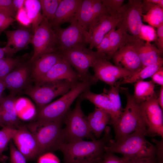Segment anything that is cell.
I'll return each mask as SVG.
<instances>
[{
    "mask_svg": "<svg viewBox=\"0 0 163 163\" xmlns=\"http://www.w3.org/2000/svg\"><path fill=\"white\" fill-rule=\"evenodd\" d=\"M111 129L107 126L103 136L91 141L83 140L64 143L58 150L62 153L64 163H97L105 152L107 144L112 139Z\"/></svg>",
    "mask_w": 163,
    "mask_h": 163,
    "instance_id": "obj_1",
    "label": "cell"
},
{
    "mask_svg": "<svg viewBox=\"0 0 163 163\" xmlns=\"http://www.w3.org/2000/svg\"><path fill=\"white\" fill-rule=\"evenodd\" d=\"M146 132H135L115 141L110 140L105 148V152L121 154L128 160L155 158V145L145 138Z\"/></svg>",
    "mask_w": 163,
    "mask_h": 163,
    "instance_id": "obj_2",
    "label": "cell"
},
{
    "mask_svg": "<svg viewBox=\"0 0 163 163\" xmlns=\"http://www.w3.org/2000/svg\"><path fill=\"white\" fill-rule=\"evenodd\" d=\"M80 81L55 101L39 110L36 120L45 121H63L75 100L97 82L93 78Z\"/></svg>",
    "mask_w": 163,
    "mask_h": 163,
    "instance_id": "obj_3",
    "label": "cell"
},
{
    "mask_svg": "<svg viewBox=\"0 0 163 163\" xmlns=\"http://www.w3.org/2000/svg\"><path fill=\"white\" fill-rule=\"evenodd\" d=\"M63 121H45L36 120L28 124L27 128L35 137L41 155L58 150L65 142Z\"/></svg>",
    "mask_w": 163,
    "mask_h": 163,
    "instance_id": "obj_4",
    "label": "cell"
},
{
    "mask_svg": "<svg viewBox=\"0 0 163 163\" xmlns=\"http://www.w3.org/2000/svg\"><path fill=\"white\" fill-rule=\"evenodd\" d=\"M126 104L117 123L113 126L115 141L136 131L146 133L147 129L143 118L140 104L137 103L133 95L125 90Z\"/></svg>",
    "mask_w": 163,
    "mask_h": 163,
    "instance_id": "obj_5",
    "label": "cell"
},
{
    "mask_svg": "<svg viewBox=\"0 0 163 163\" xmlns=\"http://www.w3.org/2000/svg\"><path fill=\"white\" fill-rule=\"evenodd\" d=\"M78 98L74 108L69 111L63 119L66 125L63 128L65 143L74 142L84 138L95 139L89 129L87 117L82 110V100Z\"/></svg>",
    "mask_w": 163,
    "mask_h": 163,
    "instance_id": "obj_6",
    "label": "cell"
},
{
    "mask_svg": "<svg viewBox=\"0 0 163 163\" xmlns=\"http://www.w3.org/2000/svg\"><path fill=\"white\" fill-rule=\"evenodd\" d=\"M78 83L61 81L36 84L34 86L28 87L25 93L33 100L39 110L55 97L67 93Z\"/></svg>",
    "mask_w": 163,
    "mask_h": 163,
    "instance_id": "obj_7",
    "label": "cell"
},
{
    "mask_svg": "<svg viewBox=\"0 0 163 163\" xmlns=\"http://www.w3.org/2000/svg\"><path fill=\"white\" fill-rule=\"evenodd\" d=\"M33 32L31 43L34 53L29 61L30 63L42 55L58 52L55 34L48 20L43 18Z\"/></svg>",
    "mask_w": 163,
    "mask_h": 163,
    "instance_id": "obj_8",
    "label": "cell"
},
{
    "mask_svg": "<svg viewBox=\"0 0 163 163\" xmlns=\"http://www.w3.org/2000/svg\"><path fill=\"white\" fill-rule=\"evenodd\" d=\"M55 34L58 52L71 49L86 47L89 42V34L75 20L65 28H53Z\"/></svg>",
    "mask_w": 163,
    "mask_h": 163,
    "instance_id": "obj_9",
    "label": "cell"
},
{
    "mask_svg": "<svg viewBox=\"0 0 163 163\" xmlns=\"http://www.w3.org/2000/svg\"><path fill=\"white\" fill-rule=\"evenodd\" d=\"M59 53L62 57L75 68L83 80L92 77L93 75L89 73V69L97 59L100 58L108 59L86 47L71 49Z\"/></svg>",
    "mask_w": 163,
    "mask_h": 163,
    "instance_id": "obj_10",
    "label": "cell"
},
{
    "mask_svg": "<svg viewBox=\"0 0 163 163\" xmlns=\"http://www.w3.org/2000/svg\"><path fill=\"white\" fill-rule=\"evenodd\" d=\"M142 3L141 0H129L123 5L118 11V15L122 18L119 24L123 25L131 34L139 38L142 22Z\"/></svg>",
    "mask_w": 163,
    "mask_h": 163,
    "instance_id": "obj_11",
    "label": "cell"
},
{
    "mask_svg": "<svg viewBox=\"0 0 163 163\" xmlns=\"http://www.w3.org/2000/svg\"><path fill=\"white\" fill-rule=\"evenodd\" d=\"M154 97L140 104L147 129V136L163 137V110L157 100Z\"/></svg>",
    "mask_w": 163,
    "mask_h": 163,
    "instance_id": "obj_12",
    "label": "cell"
},
{
    "mask_svg": "<svg viewBox=\"0 0 163 163\" xmlns=\"http://www.w3.org/2000/svg\"><path fill=\"white\" fill-rule=\"evenodd\" d=\"M122 19L111 15L108 12L104 13L94 19L90 24L88 32L89 34L90 48H96L105 36L118 27Z\"/></svg>",
    "mask_w": 163,
    "mask_h": 163,
    "instance_id": "obj_13",
    "label": "cell"
},
{
    "mask_svg": "<svg viewBox=\"0 0 163 163\" xmlns=\"http://www.w3.org/2000/svg\"><path fill=\"white\" fill-rule=\"evenodd\" d=\"M91 67L94 71L93 76L94 79L97 82L102 81L110 86L113 85L119 79L135 73L114 65L107 59L103 58L97 59Z\"/></svg>",
    "mask_w": 163,
    "mask_h": 163,
    "instance_id": "obj_14",
    "label": "cell"
},
{
    "mask_svg": "<svg viewBox=\"0 0 163 163\" xmlns=\"http://www.w3.org/2000/svg\"><path fill=\"white\" fill-rule=\"evenodd\" d=\"M12 140L27 161L33 160L41 155L35 137L25 126H20L17 129Z\"/></svg>",
    "mask_w": 163,
    "mask_h": 163,
    "instance_id": "obj_15",
    "label": "cell"
},
{
    "mask_svg": "<svg viewBox=\"0 0 163 163\" xmlns=\"http://www.w3.org/2000/svg\"><path fill=\"white\" fill-rule=\"evenodd\" d=\"M31 64L22 62L3 80L10 92L9 95L14 97L18 92L29 86L31 76Z\"/></svg>",
    "mask_w": 163,
    "mask_h": 163,
    "instance_id": "obj_16",
    "label": "cell"
},
{
    "mask_svg": "<svg viewBox=\"0 0 163 163\" xmlns=\"http://www.w3.org/2000/svg\"><path fill=\"white\" fill-rule=\"evenodd\" d=\"M126 39L137 52L142 67L163 62L162 54L154 45L128 34Z\"/></svg>",
    "mask_w": 163,
    "mask_h": 163,
    "instance_id": "obj_17",
    "label": "cell"
},
{
    "mask_svg": "<svg viewBox=\"0 0 163 163\" xmlns=\"http://www.w3.org/2000/svg\"><path fill=\"white\" fill-rule=\"evenodd\" d=\"M125 43L111 58L116 66L135 73L142 66L137 52L126 39Z\"/></svg>",
    "mask_w": 163,
    "mask_h": 163,
    "instance_id": "obj_18",
    "label": "cell"
},
{
    "mask_svg": "<svg viewBox=\"0 0 163 163\" xmlns=\"http://www.w3.org/2000/svg\"><path fill=\"white\" fill-rule=\"evenodd\" d=\"M83 80L71 65L63 57L57 62L46 74L40 82L36 84L66 81L78 83Z\"/></svg>",
    "mask_w": 163,
    "mask_h": 163,
    "instance_id": "obj_19",
    "label": "cell"
},
{
    "mask_svg": "<svg viewBox=\"0 0 163 163\" xmlns=\"http://www.w3.org/2000/svg\"><path fill=\"white\" fill-rule=\"evenodd\" d=\"M107 12L101 0H82L78 11L76 20L88 31L92 21L101 14Z\"/></svg>",
    "mask_w": 163,
    "mask_h": 163,
    "instance_id": "obj_20",
    "label": "cell"
},
{
    "mask_svg": "<svg viewBox=\"0 0 163 163\" xmlns=\"http://www.w3.org/2000/svg\"><path fill=\"white\" fill-rule=\"evenodd\" d=\"M82 0H61L54 18L50 22L53 28L60 27L62 24L70 23L76 20L79 7Z\"/></svg>",
    "mask_w": 163,
    "mask_h": 163,
    "instance_id": "obj_21",
    "label": "cell"
},
{
    "mask_svg": "<svg viewBox=\"0 0 163 163\" xmlns=\"http://www.w3.org/2000/svg\"><path fill=\"white\" fill-rule=\"evenodd\" d=\"M62 58L58 52L41 55L31 64V76L36 83L41 81L51 68Z\"/></svg>",
    "mask_w": 163,
    "mask_h": 163,
    "instance_id": "obj_22",
    "label": "cell"
},
{
    "mask_svg": "<svg viewBox=\"0 0 163 163\" xmlns=\"http://www.w3.org/2000/svg\"><path fill=\"white\" fill-rule=\"evenodd\" d=\"M4 32L7 38L5 46L18 52L27 48L32 43L34 34L32 28L22 26L14 30H5Z\"/></svg>",
    "mask_w": 163,
    "mask_h": 163,
    "instance_id": "obj_23",
    "label": "cell"
},
{
    "mask_svg": "<svg viewBox=\"0 0 163 163\" xmlns=\"http://www.w3.org/2000/svg\"><path fill=\"white\" fill-rule=\"evenodd\" d=\"M14 97L10 95L4 97L0 104V113L2 123L3 127L9 126L17 129L19 121L16 109Z\"/></svg>",
    "mask_w": 163,
    "mask_h": 163,
    "instance_id": "obj_24",
    "label": "cell"
},
{
    "mask_svg": "<svg viewBox=\"0 0 163 163\" xmlns=\"http://www.w3.org/2000/svg\"><path fill=\"white\" fill-rule=\"evenodd\" d=\"M88 125L91 133L97 139L104 132L108 124H110V115L104 110L95 107L94 111L87 117Z\"/></svg>",
    "mask_w": 163,
    "mask_h": 163,
    "instance_id": "obj_25",
    "label": "cell"
},
{
    "mask_svg": "<svg viewBox=\"0 0 163 163\" xmlns=\"http://www.w3.org/2000/svg\"><path fill=\"white\" fill-rule=\"evenodd\" d=\"M142 18L151 26L157 27L163 23V8L148 2L142 1Z\"/></svg>",
    "mask_w": 163,
    "mask_h": 163,
    "instance_id": "obj_26",
    "label": "cell"
},
{
    "mask_svg": "<svg viewBox=\"0 0 163 163\" xmlns=\"http://www.w3.org/2000/svg\"><path fill=\"white\" fill-rule=\"evenodd\" d=\"M81 100H87L93 104L96 107L102 109L111 116L112 104L108 96L104 93L97 94L91 92L89 89L83 92L78 97Z\"/></svg>",
    "mask_w": 163,
    "mask_h": 163,
    "instance_id": "obj_27",
    "label": "cell"
},
{
    "mask_svg": "<svg viewBox=\"0 0 163 163\" xmlns=\"http://www.w3.org/2000/svg\"><path fill=\"white\" fill-rule=\"evenodd\" d=\"M133 97L138 103L141 104L156 96L155 92V85L151 80L139 81L134 84Z\"/></svg>",
    "mask_w": 163,
    "mask_h": 163,
    "instance_id": "obj_28",
    "label": "cell"
},
{
    "mask_svg": "<svg viewBox=\"0 0 163 163\" xmlns=\"http://www.w3.org/2000/svg\"><path fill=\"white\" fill-rule=\"evenodd\" d=\"M119 86L115 84L110 86L109 90L104 89V93L108 95L112 104L110 124L113 126L117 123L123 110L119 94Z\"/></svg>",
    "mask_w": 163,
    "mask_h": 163,
    "instance_id": "obj_29",
    "label": "cell"
},
{
    "mask_svg": "<svg viewBox=\"0 0 163 163\" xmlns=\"http://www.w3.org/2000/svg\"><path fill=\"white\" fill-rule=\"evenodd\" d=\"M163 64L162 62L144 67L132 75L123 78L121 81L117 82L115 84L120 86L123 84H131L138 81H143L145 79L151 77L155 72L162 67Z\"/></svg>",
    "mask_w": 163,
    "mask_h": 163,
    "instance_id": "obj_30",
    "label": "cell"
},
{
    "mask_svg": "<svg viewBox=\"0 0 163 163\" xmlns=\"http://www.w3.org/2000/svg\"><path fill=\"white\" fill-rule=\"evenodd\" d=\"M119 28H114L107 33L110 42V57L111 58L114 53L125 43L127 31L122 25L119 24Z\"/></svg>",
    "mask_w": 163,
    "mask_h": 163,
    "instance_id": "obj_31",
    "label": "cell"
},
{
    "mask_svg": "<svg viewBox=\"0 0 163 163\" xmlns=\"http://www.w3.org/2000/svg\"><path fill=\"white\" fill-rule=\"evenodd\" d=\"M24 7L31 21L32 29L34 31L43 19L40 1L25 0Z\"/></svg>",
    "mask_w": 163,
    "mask_h": 163,
    "instance_id": "obj_32",
    "label": "cell"
},
{
    "mask_svg": "<svg viewBox=\"0 0 163 163\" xmlns=\"http://www.w3.org/2000/svg\"><path fill=\"white\" fill-rule=\"evenodd\" d=\"M43 18L46 19L49 22L53 19L56 12L61 0H39Z\"/></svg>",
    "mask_w": 163,
    "mask_h": 163,
    "instance_id": "obj_33",
    "label": "cell"
},
{
    "mask_svg": "<svg viewBox=\"0 0 163 163\" xmlns=\"http://www.w3.org/2000/svg\"><path fill=\"white\" fill-rule=\"evenodd\" d=\"M18 58L6 57L0 59V80L3 79L22 62Z\"/></svg>",
    "mask_w": 163,
    "mask_h": 163,
    "instance_id": "obj_34",
    "label": "cell"
},
{
    "mask_svg": "<svg viewBox=\"0 0 163 163\" xmlns=\"http://www.w3.org/2000/svg\"><path fill=\"white\" fill-rule=\"evenodd\" d=\"M17 129L5 126L0 130V155L5 150L8 144L12 139Z\"/></svg>",
    "mask_w": 163,
    "mask_h": 163,
    "instance_id": "obj_35",
    "label": "cell"
},
{
    "mask_svg": "<svg viewBox=\"0 0 163 163\" xmlns=\"http://www.w3.org/2000/svg\"><path fill=\"white\" fill-rule=\"evenodd\" d=\"M156 37V31L154 27L142 24L139 34V39L150 43L155 41Z\"/></svg>",
    "mask_w": 163,
    "mask_h": 163,
    "instance_id": "obj_36",
    "label": "cell"
},
{
    "mask_svg": "<svg viewBox=\"0 0 163 163\" xmlns=\"http://www.w3.org/2000/svg\"><path fill=\"white\" fill-rule=\"evenodd\" d=\"M101 2L110 14L119 17L118 11L123 5L124 0H101Z\"/></svg>",
    "mask_w": 163,
    "mask_h": 163,
    "instance_id": "obj_37",
    "label": "cell"
},
{
    "mask_svg": "<svg viewBox=\"0 0 163 163\" xmlns=\"http://www.w3.org/2000/svg\"><path fill=\"white\" fill-rule=\"evenodd\" d=\"M10 163H27V160L24 156L18 150L12 140L9 142Z\"/></svg>",
    "mask_w": 163,
    "mask_h": 163,
    "instance_id": "obj_38",
    "label": "cell"
},
{
    "mask_svg": "<svg viewBox=\"0 0 163 163\" xmlns=\"http://www.w3.org/2000/svg\"><path fill=\"white\" fill-rule=\"evenodd\" d=\"M128 160L123 157H118L113 153L105 152L98 163H126Z\"/></svg>",
    "mask_w": 163,
    "mask_h": 163,
    "instance_id": "obj_39",
    "label": "cell"
},
{
    "mask_svg": "<svg viewBox=\"0 0 163 163\" xmlns=\"http://www.w3.org/2000/svg\"><path fill=\"white\" fill-rule=\"evenodd\" d=\"M96 48L97 53L107 57L108 59L110 58V44L107 34Z\"/></svg>",
    "mask_w": 163,
    "mask_h": 163,
    "instance_id": "obj_40",
    "label": "cell"
},
{
    "mask_svg": "<svg viewBox=\"0 0 163 163\" xmlns=\"http://www.w3.org/2000/svg\"><path fill=\"white\" fill-rule=\"evenodd\" d=\"M15 19L23 27H30L31 22L24 8H21L16 12Z\"/></svg>",
    "mask_w": 163,
    "mask_h": 163,
    "instance_id": "obj_41",
    "label": "cell"
},
{
    "mask_svg": "<svg viewBox=\"0 0 163 163\" xmlns=\"http://www.w3.org/2000/svg\"><path fill=\"white\" fill-rule=\"evenodd\" d=\"M0 12L15 17L16 12L13 6L12 0H0Z\"/></svg>",
    "mask_w": 163,
    "mask_h": 163,
    "instance_id": "obj_42",
    "label": "cell"
},
{
    "mask_svg": "<svg viewBox=\"0 0 163 163\" xmlns=\"http://www.w3.org/2000/svg\"><path fill=\"white\" fill-rule=\"evenodd\" d=\"M14 18L0 12V34L15 21Z\"/></svg>",
    "mask_w": 163,
    "mask_h": 163,
    "instance_id": "obj_43",
    "label": "cell"
},
{
    "mask_svg": "<svg viewBox=\"0 0 163 163\" xmlns=\"http://www.w3.org/2000/svg\"><path fill=\"white\" fill-rule=\"evenodd\" d=\"M152 141L155 144V145L156 148L155 160L158 163H163V139L160 140H158L155 139H153Z\"/></svg>",
    "mask_w": 163,
    "mask_h": 163,
    "instance_id": "obj_44",
    "label": "cell"
},
{
    "mask_svg": "<svg viewBox=\"0 0 163 163\" xmlns=\"http://www.w3.org/2000/svg\"><path fill=\"white\" fill-rule=\"evenodd\" d=\"M156 38L155 40L157 48L161 53H163V23L157 27Z\"/></svg>",
    "mask_w": 163,
    "mask_h": 163,
    "instance_id": "obj_45",
    "label": "cell"
},
{
    "mask_svg": "<svg viewBox=\"0 0 163 163\" xmlns=\"http://www.w3.org/2000/svg\"><path fill=\"white\" fill-rule=\"evenodd\" d=\"M152 81L161 86H163V67L160 68L151 76Z\"/></svg>",
    "mask_w": 163,
    "mask_h": 163,
    "instance_id": "obj_46",
    "label": "cell"
},
{
    "mask_svg": "<svg viewBox=\"0 0 163 163\" xmlns=\"http://www.w3.org/2000/svg\"><path fill=\"white\" fill-rule=\"evenodd\" d=\"M17 52L18 51L10 47L5 46L3 47H0V59L11 57L14 54Z\"/></svg>",
    "mask_w": 163,
    "mask_h": 163,
    "instance_id": "obj_47",
    "label": "cell"
},
{
    "mask_svg": "<svg viewBox=\"0 0 163 163\" xmlns=\"http://www.w3.org/2000/svg\"><path fill=\"white\" fill-rule=\"evenodd\" d=\"M126 163H156L153 158H142L128 160Z\"/></svg>",
    "mask_w": 163,
    "mask_h": 163,
    "instance_id": "obj_48",
    "label": "cell"
},
{
    "mask_svg": "<svg viewBox=\"0 0 163 163\" xmlns=\"http://www.w3.org/2000/svg\"><path fill=\"white\" fill-rule=\"evenodd\" d=\"M25 0H12L13 6L16 12L23 8Z\"/></svg>",
    "mask_w": 163,
    "mask_h": 163,
    "instance_id": "obj_49",
    "label": "cell"
},
{
    "mask_svg": "<svg viewBox=\"0 0 163 163\" xmlns=\"http://www.w3.org/2000/svg\"><path fill=\"white\" fill-rule=\"evenodd\" d=\"M158 102L162 110L163 109V86H161L158 97H157Z\"/></svg>",
    "mask_w": 163,
    "mask_h": 163,
    "instance_id": "obj_50",
    "label": "cell"
},
{
    "mask_svg": "<svg viewBox=\"0 0 163 163\" xmlns=\"http://www.w3.org/2000/svg\"><path fill=\"white\" fill-rule=\"evenodd\" d=\"M5 88V86L3 80H0V104L4 97L3 94Z\"/></svg>",
    "mask_w": 163,
    "mask_h": 163,
    "instance_id": "obj_51",
    "label": "cell"
},
{
    "mask_svg": "<svg viewBox=\"0 0 163 163\" xmlns=\"http://www.w3.org/2000/svg\"><path fill=\"white\" fill-rule=\"evenodd\" d=\"M148 2L163 8V0H147Z\"/></svg>",
    "mask_w": 163,
    "mask_h": 163,
    "instance_id": "obj_52",
    "label": "cell"
},
{
    "mask_svg": "<svg viewBox=\"0 0 163 163\" xmlns=\"http://www.w3.org/2000/svg\"><path fill=\"white\" fill-rule=\"evenodd\" d=\"M8 158L7 156L2 155H0V162L4 163L5 162L7 159Z\"/></svg>",
    "mask_w": 163,
    "mask_h": 163,
    "instance_id": "obj_53",
    "label": "cell"
},
{
    "mask_svg": "<svg viewBox=\"0 0 163 163\" xmlns=\"http://www.w3.org/2000/svg\"><path fill=\"white\" fill-rule=\"evenodd\" d=\"M0 126H2V127H3L2 123V121H1L0 113Z\"/></svg>",
    "mask_w": 163,
    "mask_h": 163,
    "instance_id": "obj_54",
    "label": "cell"
},
{
    "mask_svg": "<svg viewBox=\"0 0 163 163\" xmlns=\"http://www.w3.org/2000/svg\"><path fill=\"white\" fill-rule=\"evenodd\" d=\"M2 43H3L0 41V45L2 44Z\"/></svg>",
    "mask_w": 163,
    "mask_h": 163,
    "instance_id": "obj_55",
    "label": "cell"
},
{
    "mask_svg": "<svg viewBox=\"0 0 163 163\" xmlns=\"http://www.w3.org/2000/svg\"><path fill=\"white\" fill-rule=\"evenodd\" d=\"M99 162H98L97 163H98Z\"/></svg>",
    "mask_w": 163,
    "mask_h": 163,
    "instance_id": "obj_56",
    "label": "cell"
},
{
    "mask_svg": "<svg viewBox=\"0 0 163 163\" xmlns=\"http://www.w3.org/2000/svg\"></svg>",
    "mask_w": 163,
    "mask_h": 163,
    "instance_id": "obj_57",
    "label": "cell"
}]
</instances>
